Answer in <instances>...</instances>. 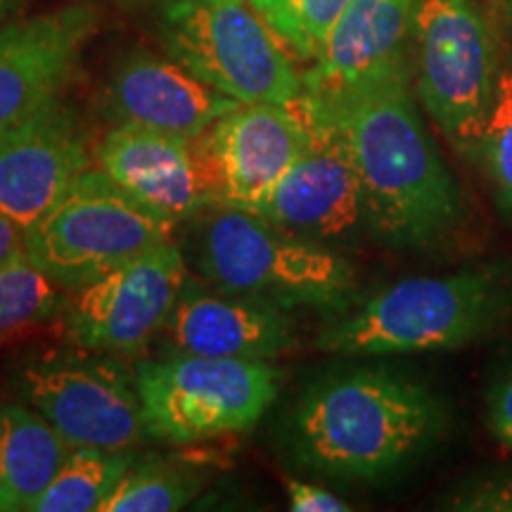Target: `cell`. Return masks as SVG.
<instances>
[{
	"mask_svg": "<svg viewBox=\"0 0 512 512\" xmlns=\"http://www.w3.org/2000/svg\"><path fill=\"white\" fill-rule=\"evenodd\" d=\"M133 463L128 451L72 448L34 512H100Z\"/></svg>",
	"mask_w": 512,
	"mask_h": 512,
	"instance_id": "20",
	"label": "cell"
},
{
	"mask_svg": "<svg viewBox=\"0 0 512 512\" xmlns=\"http://www.w3.org/2000/svg\"><path fill=\"white\" fill-rule=\"evenodd\" d=\"M285 50L302 60H316L332 24L349 0H247Z\"/></svg>",
	"mask_w": 512,
	"mask_h": 512,
	"instance_id": "23",
	"label": "cell"
},
{
	"mask_svg": "<svg viewBox=\"0 0 512 512\" xmlns=\"http://www.w3.org/2000/svg\"><path fill=\"white\" fill-rule=\"evenodd\" d=\"M456 510H491V512H512V479H491L467 489L463 496L458 498Z\"/></svg>",
	"mask_w": 512,
	"mask_h": 512,
	"instance_id": "26",
	"label": "cell"
},
{
	"mask_svg": "<svg viewBox=\"0 0 512 512\" xmlns=\"http://www.w3.org/2000/svg\"><path fill=\"white\" fill-rule=\"evenodd\" d=\"M486 420L491 434L512 451V368L491 384L486 399Z\"/></svg>",
	"mask_w": 512,
	"mask_h": 512,
	"instance_id": "25",
	"label": "cell"
},
{
	"mask_svg": "<svg viewBox=\"0 0 512 512\" xmlns=\"http://www.w3.org/2000/svg\"><path fill=\"white\" fill-rule=\"evenodd\" d=\"M60 306L62 287L31 264L24 249L0 266V344L55 316Z\"/></svg>",
	"mask_w": 512,
	"mask_h": 512,
	"instance_id": "21",
	"label": "cell"
},
{
	"mask_svg": "<svg viewBox=\"0 0 512 512\" xmlns=\"http://www.w3.org/2000/svg\"><path fill=\"white\" fill-rule=\"evenodd\" d=\"M508 309L503 275L467 268L392 283L320 330L316 347L337 356H392L460 349Z\"/></svg>",
	"mask_w": 512,
	"mask_h": 512,
	"instance_id": "3",
	"label": "cell"
},
{
	"mask_svg": "<svg viewBox=\"0 0 512 512\" xmlns=\"http://www.w3.org/2000/svg\"><path fill=\"white\" fill-rule=\"evenodd\" d=\"M415 0H349L332 24L316 64L302 76V95L332 107L406 69Z\"/></svg>",
	"mask_w": 512,
	"mask_h": 512,
	"instance_id": "15",
	"label": "cell"
},
{
	"mask_svg": "<svg viewBox=\"0 0 512 512\" xmlns=\"http://www.w3.org/2000/svg\"><path fill=\"white\" fill-rule=\"evenodd\" d=\"M17 5H19V0H0V24H3L5 19H8L12 12L17 10Z\"/></svg>",
	"mask_w": 512,
	"mask_h": 512,
	"instance_id": "29",
	"label": "cell"
},
{
	"mask_svg": "<svg viewBox=\"0 0 512 512\" xmlns=\"http://www.w3.org/2000/svg\"><path fill=\"white\" fill-rule=\"evenodd\" d=\"M174 226L176 221L128 195L95 164L24 230V252L55 285L72 292L169 242Z\"/></svg>",
	"mask_w": 512,
	"mask_h": 512,
	"instance_id": "6",
	"label": "cell"
},
{
	"mask_svg": "<svg viewBox=\"0 0 512 512\" xmlns=\"http://www.w3.org/2000/svg\"><path fill=\"white\" fill-rule=\"evenodd\" d=\"M171 344L178 354L216 358H271L297 342V328L285 306L202 287L190 275L171 313Z\"/></svg>",
	"mask_w": 512,
	"mask_h": 512,
	"instance_id": "17",
	"label": "cell"
},
{
	"mask_svg": "<svg viewBox=\"0 0 512 512\" xmlns=\"http://www.w3.org/2000/svg\"><path fill=\"white\" fill-rule=\"evenodd\" d=\"M98 27V12L72 5L0 27V136L60 100Z\"/></svg>",
	"mask_w": 512,
	"mask_h": 512,
	"instance_id": "14",
	"label": "cell"
},
{
	"mask_svg": "<svg viewBox=\"0 0 512 512\" xmlns=\"http://www.w3.org/2000/svg\"><path fill=\"white\" fill-rule=\"evenodd\" d=\"M508 12H510V17H512V0H508Z\"/></svg>",
	"mask_w": 512,
	"mask_h": 512,
	"instance_id": "30",
	"label": "cell"
},
{
	"mask_svg": "<svg viewBox=\"0 0 512 512\" xmlns=\"http://www.w3.org/2000/svg\"><path fill=\"white\" fill-rule=\"evenodd\" d=\"M147 434L169 444H200L242 434L278 396V370L261 358L176 354L136 366Z\"/></svg>",
	"mask_w": 512,
	"mask_h": 512,
	"instance_id": "7",
	"label": "cell"
},
{
	"mask_svg": "<svg viewBox=\"0 0 512 512\" xmlns=\"http://www.w3.org/2000/svg\"><path fill=\"white\" fill-rule=\"evenodd\" d=\"M69 451L34 408L0 403V512H34Z\"/></svg>",
	"mask_w": 512,
	"mask_h": 512,
	"instance_id": "19",
	"label": "cell"
},
{
	"mask_svg": "<svg viewBox=\"0 0 512 512\" xmlns=\"http://www.w3.org/2000/svg\"><path fill=\"white\" fill-rule=\"evenodd\" d=\"M309 117V143L254 214L275 226L323 242L356 233L366 223V204L342 128L299 95Z\"/></svg>",
	"mask_w": 512,
	"mask_h": 512,
	"instance_id": "11",
	"label": "cell"
},
{
	"mask_svg": "<svg viewBox=\"0 0 512 512\" xmlns=\"http://www.w3.org/2000/svg\"><path fill=\"white\" fill-rule=\"evenodd\" d=\"M185 261L174 240L147 249L102 278L72 290L64 339L72 347L136 356L166 328L183 290Z\"/></svg>",
	"mask_w": 512,
	"mask_h": 512,
	"instance_id": "10",
	"label": "cell"
},
{
	"mask_svg": "<svg viewBox=\"0 0 512 512\" xmlns=\"http://www.w3.org/2000/svg\"><path fill=\"white\" fill-rule=\"evenodd\" d=\"M202 489V477L166 463L131 465L100 512H174Z\"/></svg>",
	"mask_w": 512,
	"mask_h": 512,
	"instance_id": "22",
	"label": "cell"
},
{
	"mask_svg": "<svg viewBox=\"0 0 512 512\" xmlns=\"http://www.w3.org/2000/svg\"><path fill=\"white\" fill-rule=\"evenodd\" d=\"M95 164L121 190L171 221L216 204L200 138L119 124L95 147Z\"/></svg>",
	"mask_w": 512,
	"mask_h": 512,
	"instance_id": "16",
	"label": "cell"
},
{
	"mask_svg": "<svg viewBox=\"0 0 512 512\" xmlns=\"http://www.w3.org/2000/svg\"><path fill=\"white\" fill-rule=\"evenodd\" d=\"M418 95L444 138L475 155L496 95V53L472 0H418Z\"/></svg>",
	"mask_w": 512,
	"mask_h": 512,
	"instance_id": "9",
	"label": "cell"
},
{
	"mask_svg": "<svg viewBox=\"0 0 512 512\" xmlns=\"http://www.w3.org/2000/svg\"><path fill=\"white\" fill-rule=\"evenodd\" d=\"M309 105L342 128L361 181L366 226L377 238L394 247H427L456 226L460 190L415 110L408 69L332 107Z\"/></svg>",
	"mask_w": 512,
	"mask_h": 512,
	"instance_id": "1",
	"label": "cell"
},
{
	"mask_svg": "<svg viewBox=\"0 0 512 512\" xmlns=\"http://www.w3.org/2000/svg\"><path fill=\"white\" fill-rule=\"evenodd\" d=\"M240 102L190 74L176 60L147 50L128 55L110 83V110L119 124L200 138Z\"/></svg>",
	"mask_w": 512,
	"mask_h": 512,
	"instance_id": "18",
	"label": "cell"
},
{
	"mask_svg": "<svg viewBox=\"0 0 512 512\" xmlns=\"http://www.w3.org/2000/svg\"><path fill=\"white\" fill-rule=\"evenodd\" d=\"M498 202L512 211V69L498 76L491 112L475 155Z\"/></svg>",
	"mask_w": 512,
	"mask_h": 512,
	"instance_id": "24",
	"label": "cell"
},
{
	"mask_svg": "<svg viewBox=\"0 0 512 512\" xmlns=\"http://www.w3.org/2000/svg\"><path fill=\"white\" fill-rule=\"evenodd\" d=\"M197 242V266L216 290L285 309L339 302L354 283L342 256L247 209L214 207Z\"/></svg>",
	"mask_w": 512,
	"mask_h": 512,
	"instance_id": "4",
	"label": "cell"
},
{
	"mask_svg": "<svg viewBox=\"0 0 512 512\" xmlns=\"http://www.w3.org/2000/svg\"><path fill=\"white\" fill-rule=\"evenodd\" d=\"M287 498L294 512H347L349 505L316 484L287 479Z\"/></svg>",
	"mask_w": 512,
	"mask_h": 512,
	"instance_id": "27",
	"label": "cell"
},
{
	"mask_svg": "<svg viewBox=\"0 0 512 512\" xmlns=\"http://www.w3.org/2000/svg\"><path fill=\"white\" fill-rule=\"evenodd\" d=\"M444 425V408L425 384L387 368H354L306 389L294 413V439L313 470L377 479L411 463Z\"/></svg>",
	"mask_w": 512,
	"mask_h": 512,
	"instance_id": "2",
	"label": "cell"
},
{
	"mask_svg": "<svg viewBox=\"0 0 512 512\" xmlns=\"http://www.w3.org/2000/svg\"><path fill=\"white\" fill-rule=\"evenodd\" d=\"M93 166L76 112L62 98L50 102L0 136V211L24 233Z\"/></svg>",
	"mask_w": 512,
	"mask_h": 512,
	"instance_id": "13",
	"label": "cell"
},
{
	"mask_svg": "<svg viewBox=\"0 0 512 512\" xmlns=\"http://www.w3.org/2000/svg\"><path fill=\"white\" fill-rule=\"evenodd\" d=\"M17 394L72 448L131 451L147 434L136 370L119 356L50 349L17 370Z\"/></svg>",
	"mask_w": 512,
	"mask_h": 512,
	"instance_id": "8",
	"label": "cell"
},
{
	"mask_svg": "<svg viewBox=\"0 0 512 512\" xmlns=\"http://www.w3.org/2000/svg\"><path fill=\"white\" fill-rule=\"evenodd\" d=\"M309 133L299 98L292 105H238L216 119L200 136L214 207L254 211L302 155Z\"/></svg>",
	"mask_w": 512,
	"mask_h": 512,
	"instance_id": "12",
	"label": "cell"
},
{
	"mask_svg": "<svg viewBox=\"0 0 512 512\" xmlns=\"http://www.w3.org/2000/svg\"><path fill=\"white\" fill-rule=\"evenodd\" d=\"M24 249V233L0 211V266Z\"/></svg>",
	"mask_w": 512,
	"mask_h": 512,
	"instance_id": "28",
	"label": "cell"
},
{
	"mask_svg": "<svg viewBox=\"0 0 512 512\" xmlns=\"http://www.w3.org/2000/svg\"><path fill=\"white\" fill-rule=\"evenodd\" d=\"M166 53L240 105H292L302 74L247 0H166L159 17Z\"/></svg>",
	"mask_w": 512,
	"mask_h": 512,
	"instance_id": "5",
	"label": "cell"
}]
</instances>
